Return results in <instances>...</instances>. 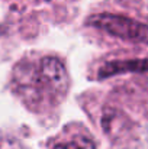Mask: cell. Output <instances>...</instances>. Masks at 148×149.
Here are the masks:
<instances>
[{
  "label": "cell",
  "instance_id": "cell-3",
  "mask_svg": "<svg viewBox=\"0 0 148 149\" xmlns=\"http://www.w3.org/2000/svg\"><path fill=\"white\" fill-rule=\"evenodd\" d=\"M123 72H148V58L145 59H126V61H110L106 62L100 71V78H107Z\"/></svg>",
  "mask_w": 148,
  "mask_h": 149
},
{
  "label": "cell",
  "instance_id": "cell-5",
  "mask_svg": "<svg viewBox=\"0 0 148 149\" xmlns=\"http://www.w3.org/2000/svg\"><path fill=\"white\" fill-rule=\"evenodd\" d=\"M0 149H25L23 145L15 138H1L0 139Z\"/></svg>",
  "mask_w": 148,
  "mask_h": 149
},
{
  "label": "cell",
  "instance_id": "cell-6",
  "mask_svg": "<svg viewBox=\"0 0 148 149\" xmlns=\"http://www.w3.org/2000/svg\"><path fill=\"white\" fill-rule=\"evenodd\" d=\"M41 1H47V0H41Z\"/></svg>",
  "mask_w": 148,
  "mask_h": 149
},
{
  "label": "cell",
  "instance_id": "cell-1",
  "mask_svg": "<svg viewBox=\"0 0 148 149\" xmlns=\"http://www.w3.org/2000/svg\"><path fill=\"white\" fill-rule=\"evenodd\" d=\"M68 74L64 64L55 56L19 62L13 71V90L23 103L36 110L57 106L68 90Z\"/></svg>",
  "mask_w": 148,
  "mask_h": 149
},
{
  "label": "cell",
  "instance_id": "cell-2",
  "mask_svg": "<svg viewBox=\"0 0 148 149\" xmlns=\"http://www.w3.org/2000/svg\"><path fill=\"white\" fill-rule=\"evenodd\" d=\"M87 23L119 39L137 44H148V26L135 19L121 15L100 13L89 17Z\"/></svg>",
  "mask_w": 148,
  "mask_h": 149
},
{
  "label": "cell",
  "instance_id": "cell-4",
  "mask_svg": "<svg viewBox=\"0 0 148 149\" xmlns=\"http://www.w3.org/2000/svg\"><path fill=\"white\" fill-rule=\"evenodd\" d=\"M52 149H96V146H95V143L90 139L83 138V136H77V138L71 139V141H67V142L55 145Z\"/></svg>",
  "mask_w": 148,
  "mask_h": 149
}]
</instances>
